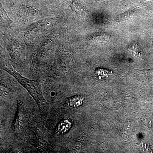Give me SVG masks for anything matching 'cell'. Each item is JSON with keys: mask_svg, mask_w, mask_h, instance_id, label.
I'll return each instance as SVG.
<instances>
[{"mask_svg": "<svg viewBox=\"0 0 153 153\" xmlns=\"http://www.w3.org/2000/svg\"><path fill=\"white\" fill-rule=\"evenodd\" d=\"M84 97L81 95L75 96L71 97L68 100L69 106L73 108H76L80 106L84 100Z\"/></svg>", "mask_w": 153, "mask_h": 153, "instance_id": "5", "label": "cell"}, {"mask_svg": "<svg viewBox=\"0 0 153 153\" xmlns=\"http://www.w3.org/2000/svg\"><path fill=\"white\" fill-rule=\"evenodd\" d=\"M137 71L138 72L143 74L149 78H153V68L143 69V70L137 69Z\"/></svg>", "mask_w": 153, "mask_h": 153, "instance_id": "9", "label": "cell"}, {"mask_svg": "<svg viewBox=\"0 0 153 153\" xmlns=\"http://www.w3.org/2000/svg\"><path fill=\"white\" fill-rule=\"evenodd\" d=\"M95 74L99 77L102 78V77H104L105 76L107 77L108 75L112 74V72L108 70H106V69L98 68L96 70Z\"/></svg>", "mask_w": 153, "mask_h": 153, "instance_id": "7", "label": "cell"}, {"mask_svg": "<svg viewBox=\"0 0 153 153\" xmlns=\"http://www.w3.org/2000/svg\"><path fill=\"white\" fill-rule=\"evenodd\" d=\"M108 36H105L104 33H96L91 35L89 37V41L93 42H101L108 40Z\"/></svg>", "mask_w": 153, "mask_h": 153, "instance_id": "6", "label": "cell"}, {"mask_svg": "<svg viewBox=\"0 0 153 153\" xmlns=\"http://www.w3.org/2000/svg\"><path fill=\"white\" fill-rule=\"evenodd\" d=\"M23 106L22 103L18 102V111L16 118L14 124V131L19 132L21 131L22 127V119H23Z\"/></svg>", "mask_w": 153, "mask_h": 153, "instance_id": "3", "label": "cell"}, {"mask_svg": "<svg viewBox=\"0 0 153 153\" xmlns=\"http://www.w3.org/2000/svg\"><path fill=\"white\" fill-rule=\"evenodd\" d=\"M71 122L68 120H64L61 121L57 126L55 131V135L57 136H60L66 133L71 128Z\"/></svg>", "mask_w": 153, "mask_h": 153, "instance_id": "4", "label": "cell"}, {"mask_svg": "<svg viewBox=\"0 0 153 153\" xmlns=\"http://www.w3.org/2000/svg\"><path fill=\"white\" fill-rule=\"evenodd\" d=\"M70 7L73 13L79 19L85 20L87 17V12L85 8L75 0H72L71 2Z\"/></svg>", "mask_w": 153, "mask_h": 153, "instance_id": "2", "label": "cell"}, {"mask_svg": "<svg viewBox=\"0 0 153 153\" xmlns=\"http://www.w3.org/2000/svg\"><path fill=\"white\" fill-rule=\"evenodd\" d=\"M3 69L14 76L18 82L27 89L29 93L36 100V103L40 108V109L42 110L47 102L43 94L41 83L38 81L31 80L22 76L15 71L13 67H4L3 68Z\"/></svg>", "mask_w": 153, "mask_h": 153, "instance_id": "1", "label": "cell"}, {"mask_svg": "<svg viewBox=\"0 0 153 153\" xmlns=\"http://www.w3.org/2000/svg\"><path fill=\"white\" fill-rule=\"evenodd\" d=\"M129 51L134 56H139L140 55V50L139 47L136 44H133L131 45L129 48Z\"/></svg>", "mask_w": 153, "mask_h": 153, "instance_id": "8", "label": "cell"}]
</instances>
